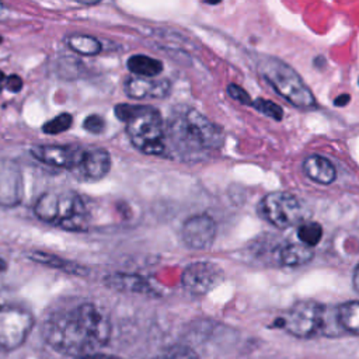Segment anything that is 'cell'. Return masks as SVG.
<instances>
[{
	"label": "cell",
	"mask_w": 359,
	"mask_h": 359,
	"mask_svg": "<svg viewBox=\"0 0 359 359\" xmlns=\"http://www.w3.org/2000/svg\"><path fill=\"white\" fill-rule=\"evenodd\" d=\"M42 338L55 351L77 358L95 353L111 338V321L90 302L60 306L42 323Z\"/></svg>",
	"instance_id": "6da1fadb"
},
{
	"label": "cell",
	"mask_w": 359,
	"mask_h": 359,
	"mask_svg": "<svg viewBox=\"0 0 359 359\" xmlns=\"http://www.w3.org/2000/svg\"><path fill=\"white\" fill-rule=\"evenodd\" d=\"M223 132L199 111L181 105L165 125V142L182 160H199L223 143Z\"/></svg>",
	"instance_id": "7a4b0ae2"
},
{
	"label": "cell",
	"mask_w": 359,
	"mask_h": 359,
	"mask_svg": "<svg viewBox=\"0 0 359 359\" xmlns=\"http://www.w3.org/2000/svg\"><path fill=\"white\" fill-rule=\"evenodd\" d=\"M115 115L126 123V133L137 150L149 156H164L167 153L165 128L156 108L119 104L115 107Z\"/></svg>",
	"instance_id": "3957f363"
},
{
	"label": "cell",
	"mask_w": 359,
	"mask_h": 359,
	"mask_svg": "<svg viewBox=\"0 0 359 359\" xmlns=\"http://www.w3.org/2000/svg\"><path fill=\"white\" fill-rule=\"evenodd\" d=\"M38 219L70 231H83L88 227V212L84 201L73 191H48L35 202Z\"/></svg>",
	"instance_id": "277c9868"
},
{
	"label": "cell",
	"mask_w": 359,
	"mask_h": 359,
	"mask_svg": "<svg viewBox=\"0 0 359 359\" xmlns=\"http://www.w3.org/2000/svg\"><path fill=\"white\" fill-rule=\"evenodd\" d=\"M258 70L271 87L292 105L300 109L317 107L316 98L302 77L287 63L276 57H264Z\"/></svg>",
	"instance_id": "5b68a950"
},
{
	"label": "cell",
	"mask_w": 359,
	"mask_h": 359,
	"mask_svg": "<svg viewBox=\"0 0 359 359\" xmlns=\"http://www.w3.org/2000/svg\"><path fill=\"white\" fill-rule=\"evenodd\" d=\"M275 325L297 338H314L328 328V309L313 300H302L282 313Z\"/></svg>",
	"instance_id": "8992f818"
},
{
	"label": "cell",
	"mask_w": 359,
	"mask_h": 359,
	"mask_svg": "<svg viewBox=\"0 0 359 359\" xmlns=\"http://www.w3.org/2000/svg\"><path fill=\"white\" fill-rule=\"evenodd\" d=\"M34 327L32 313L13 303L0 304V351L21 346Z\"/></svg>",
	"instance_id": "52a82bcc"
},
{
	"label": "cell",
	"mask_w": 359,
	"mask_h": 359,
	"mask_svg": "<svg viewBox=\"0 0 359 359\" xmlns=\"http://www.w3.org/2000/svg\"><path fill=\"white\" fill-rule=\"evenodd\" d=\"M259 212L275 227L287 229L302 220L303 205L293 194L276 191L262 198Z\"/></svg>",
	"instance_id": "ba28073f"
},
{
	"label": "cell",
	"mask_w": 359,
	"mask_h": 359,
	"mask_svg": "<svg viewBox=\"0 0 359 359\" xmlns=\"http://www.w3.org/2000/svg\"><path fill=\"white\" fill-rule=\"evenodd\" d=\"M181 280L189 293L206 294L223 280V271L213 262L196 261L185 266Z\"/></svg>",
	"instance_id": "9c48e42d"
},
{
	"label": "cell",
	"mask_w": 359,
	"mask_h": 359,
	"mask_svg": "<svg viewBox=\"0 0 359 359\" xmlns=\"http://www.w3.org/2000/svg\"><path fill=\"white\" fill-rule=\"evenodd\" d=\"M84 149L76 144H35L31 154L38 161L50 167L77 170Z\"/></svg>",
	"instance_id": "30bf717a"
},
{
	"label": "cell",
	"mask_w": 359,
	"mask_h": 359,
	"mask_svg": "<svg viewBox=\"0 0 359 359\" xmlns=\"http://www.w3.org/2000/svg\"><path fill=\"white\" fill-rule=\"evenodd\" d=\"M216 233V222L209 215H195L184 222L181 237L188 248L206 250L213 244Z\"/></svg>",
	"instance_id": "8fae6325"
},
{
	"label": "cell",
	"mask_w": 359,
	"mask_h": 359,
	"mask_svg": "<svg viewBox=\"0 0 359 359\" xmlns=\"http://www.w3.org/2000/svg\"><path fill=\"white\" fill-rule=\"evenodd\" d=\"M24 195L22 172L17 161L0 157V205L13 208L18 205Z\"/></svg>",
	"instance_id": "7c38bea8"
},
{
	"label": "cell",
	"mask_w": 359,
	"mask_h": 359,
	"mask_svg": "<svg viewBox=\"0 0 359 359\" xmlns=\"http://www.w3.org/2000/svg\"><path fill=\"white\" fill-rule=\"evenodd\" d=\"M125 94L133 100L143 98H163L170 93L171 84L167 79H146V77H128L123 84Z\"/></svg>",
	"instance_id": "4fadbf2b"
},
{
	"label": "cell",
	"mask_w": 359,
	"mask_h": 359,
	"mask_svg": "<svg viewBox=\"0 0 359 359\" xmlns=\"http://www.w3.org/2000/svg\"><path fill=\"white\" fill-rule=\"evenodd\" d=\"M111 168V156L107 150L101 147H87L83 151L79 171L84 178L101 180Z\"/></svg>",
	"instance_id": "5bb4252c"
},
{
	"label": "cell",
	"mask_w": 359,
	"mask_h": 359,
	"mask_svg": "<svg viewBox=\"0 0 359 359\" xmlns=\"http://www.w3.org/2000/svg\"><path fill=\"white\" fill-rule=\"evenodd\" d=\"M303 171L310 180L318 184H331L337 175L332 163L328 158L318 154L309 156L303 161Z\"/></svg>",
	"instance_id": "9a60e30c"
},
{
	"label": "cell",
	"mask_w": 359,
	"mask_h": 359,
	"mask_svg": "<svg viewBox=\"0 0 359 359\" xmlns=\"http://www.w3.org/2000/svg\"><path fill=\"white\" fill-rule=\"evenodd\" d=\"M313 258V250L304 244H286L278 250V261L283 266H300Z\"/></svg>",
	"instance_id": "2e32d148"
},
{
	"label": "cell",
	"mask_w": 359,
	"mask_h": 359,
	"mask_svg": "<svg viewBox=\"0 0 359 359\" xmlns=\"http://www.w3.org/2000/svg\"><path fill=\"white\" fill-rule=\"evenodd\" d=\"M126 66L136 77L153 79L163 72V63L158 59L146 55H133L128 59Z\"/></svg>",
	"instance_id": "e0dca14e"
},
{
	"label": "cell",
	"mask_w": 359,
	"mask_h": 359,
	"mask_svg": "<svg viewBox=\"0 0 359 359\" xmlns=\"http://www.w3.org/2000/svg\"><path fill=\"white\" fill-rule=\"evenodd\" d=\"M28 257H29V259H32L35 262H39V264H43V265H48L52 268H57V269L69 272V273H74V275L86 273V268H83L77 262L56 257L53 254H48V252H42V251H31L28 254Z\"/></svg>",
	"instance_id": "ac0fdd59"
},
{
	"label": "cell",
	"mask_w": 359,
	"mask_h": 359,
	"mask_svg": "<svg viewBox=\"0 0 359 359\" xmlns=\"http://www.w3.org/2000/svg\"><path fill=\"white\" fill-rule=\"evenodd\" d=\"M105 283H108L114 289L119 290H129L136 293H149L151 290L150 285L136 275H128V273H114L108 278H105Z\"/></svg>",
	"instance_id": "d6986e66"
},
{
	"label": "cell",
	"mask_w": 359,
	"mask_h": 359,
	"mask_svg": "<svg viewBox=\"0 0 359 359\" xmlns=\"http://www.w3.org/2000/svg\"><path fill=\"white\" fill-rule=\"evenodd\" d=\"M339 327L352 334H359V300L346 302L337 307Z\"/></svg>",
	"instance_id": "ffe728a7"
},
{
	"label": "cell",
	"mask_w": 359,
	"mask_h": 359,
	"mask_svg": "<svg viewBox=\"0 0 359 359\" xmlns=\"http://www.w3.org/2000/svg\"><path fill=\"white\" fill-rule=\"evenodd\" d=\"M67 45L70 49H73L79 55L84 56H95L101 52L102 46L100 41L91 35H81V34H73L67 38Z\"/></svg>",
	"instance_id": "44dd1931"
},
{
	"label": "cell",
	"mask_w": 359,
	"mask_h": 359,
	"mask_svg": "<svg viewBox=\"0 0 359 359\" xmlns=\"http://www.w3.org/2000/svg\"><path fill=\"white\" fill-rule=\"evenodd\" d=\"M297 237L302 241V244L311 248L320 243L323 237V227L317 222L302 223L297 229Z\"/></svg>",
	"instance_id": "7402d4cb"
},
{
	"label": "cell",
	"mask_w": 359,
	"mask_h": 359,
	"mask_svg": "<svg viewBox=\"0 0 359 359\" xmlns=\"http://www.w3.org/2000/svg\"><path fill=\"white\" fill-rule=\"evenodd\" d=\"M73 123V116L69 112H62L55 118L46 121L42 126V130L48 135H57L67 130Z\"/></svg>",
	"instance_id": "603a6c76"
},
{
	"label": "cell",
	"mask_w": 359,
	"mask_h": 359,
	"mask_svg": "<svg viewBox=\"0 0 359 359\" xmlns=\"http://www.w3.org/2000/svg\"><path fill=\"white\" fill-rule=\"evenodd\" d=\"M255 109H258L261 114L275 119V121H280L283 118V111L282 108L275 104L273 101H268V100H264V98H258L255 101H252V105Z\"/></svg>",
	"instance_id": "cb8c5ba5"
},
{
	"label": "cell",
	"mask_w": 359,
	"mask_h": 359,
	"mask_svg": "<svg viewBox=\"0 0 359 359\" xmlns=\"http://www.w3.org/2000/svg\"><path fill=\"white\" fill-rule=\"evenodd\" d=\"M154 359H198V355L188 346H171Z\"/></svg>",
	"instance_id": "d4e9b609"
},
{
	"label": "cell",
	"mask_w": 359,
	"mask_h": 359,
	"mask_svg": "<svg viewBox=\"0 0 359 359\" xmlns=\"http://www.w3.org/2000/svg\"><path fill=\"white\" fill-rule=\"evenodd\" d=\"M83 128L94 135H100L104 132L105 129V121L100 116V115H88L84 121H83Z\"/></svg>",
	"instance_id": "484cf974"
},
{
	"label": "cell",
	"mask_w": 359,
	"mask_h": 359,
	"mask_svg": "<svg viewBox=\"0 0 359 359\" xmlns=\"http://www.w3.org/2000/svg\"><path fill=\"white\" fill-rule=\"evenodd\" d=\"M227 93H229V95H230L233 100L238 101L240 104L252 105V100H251L250 94H248L243 87H240V86H237V84H229V86H227Z\"/></svg>",
	"instance_id": "4316f807"
},
{
	"label": "cell",
	"mask_w": 359,
	"mask_h": 359,
	"mask_svg": "<svg viewBox=\"0 0 359 359\" xmlns=\"http://www.w3.org/2000/svg\"><path fill=\"white\" fill-rule=\"evenodd\" d=\"M4 86L7 87L8 91H11V93H18V91L22 88V80H21L20 76L11 74V76H7V77H6Z\"/></svg>",
	"instance_id": "83f0119b"
},
{
	"label": "cell",
	"mask_w": 359,
	"mask_h": 359,
	"mask_svg": "<svg viewBox=\"0 0 359 359\" xmlns=\"http://www.w3.org/2000/svg\"><path fill=\"white\" fill-rule=\"evenodd\" d=\"M77 359H123V358L114 356V355H107V353H93V355L77 358Z\"/></svg>",
	"instance_id": "f1b7e54d"
},
{
	"label": "cell",
	"mask_w": 359,
	"mask_h": 359,
	"mask_svg": "<svg viewBox=\"0 0 359 359\" xmlns=\"http://www.w3.org/2000/svg\"><path fill=\"white\" fill-rule=\"evenodd\" d=\"M348 102H349V95H348V94H342V95L337 97L335 101H334V104L338 105V107H344V105H346Z\"/></svg>",
	"instance_id": "f546056e"
},
{
	"label": "cell",
	"mask_w": 359,
	"mask_h": 359,
	"mask_svg": "<svg viewBox=\"0 0 359 359\" xmlns=\"http://www.w3.org/2000/svg\"><path fill=\"white\" fill-rule=\"evenodd\" d=\"M353 287L359 293V265L356 266V269L353 272Z\"/></svg>",
	"instance_id": "4dcf8cb0"
},
{
	"label": "cell",
	"mask_w": 359,
	"mask_h": 359,
	"mask_svg": "<svg viewBox=\"0 0 359 359\" xmlns=\"http://www.w3.org/2000/svg\"><path fill=\"white\" fill-rule=\"evenodd\" d=\"M7 17V8L0 3V21H3Z\"/></svg>",
	"instance_id": "1f68e13d"
},
{
	"label": "cell",
	"mask_w": 359,
	"mask_h": 359,
	"mask_svg": "<svg viewBox=\"0 0 359 359\" xmlns=\"http://www.w3.org/2000/svg\"><path fill=\"white\" fill-rule=\"evenodd\" d=\"M6 269H7V262L3 258H0V272H4Z\"/></svg>",
	"instance_id": "d6a6232c"
},
{
	"label": "cell",
	"mask_w": 359,
	"mask_h": 359,
	"mask_svg": "<svg viewBox=\"0 0 359 359\" xmlns=\"http://www.w3.org/2000/svg\"><path fill=\"white\" fill-rule=\"evenodd\" d=\"M0 42H1V36H0Z\"/></svg>",
	"instance_id": "836d02e7"
}]
</instances>
